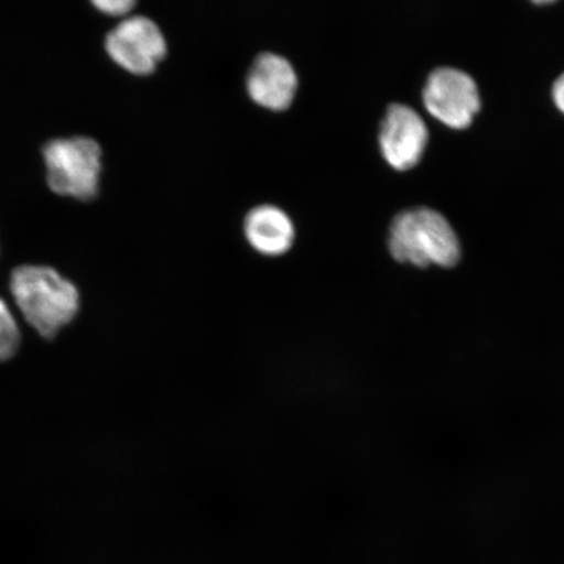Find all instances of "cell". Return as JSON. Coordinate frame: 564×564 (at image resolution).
Wrapping results in <instances>:
<instances>
[{"label":"cell","instance_id":"cell-9","mask_svg":"<svg viewBox=\"0 0 564 564\" xmlns=\"http://www.w3.org/2000/svg\"><path fill=\"white\" fill-rule=\"evenodd\" d=\"M20 341L21 335L15 316L6 301L0 299V361L15 356Z\"/></svg>","mask_w":564,"mask_h":564},{"label":"cell","instance_id":"cell-6","mask_svg":"<svg viewBox=\"0 0 564 564\" xmlns=\"http://www.w3.org/2000/svg\"><path fill=\"white\" fill-rule=\"evenodd\" d=\"M429 143L425 122L411 106L392 104L379 130V147L384 160L397 171L419 165Z\"/></svg>","mask_w":564,"mask_h":564},{"label":"cell","instance_id":"cell-10","mask_svg":"<svg viewBox=\"0 0 564 564\" xmlns=\"http://www.w3.org/2000/svg\"><path fill=\"white\" fill-rule=\"evenodd\" d=\"M91 4H94L98 11L105 13V15L112 18L129 15L137 7L133 0H96V2Z\"/></svg>","mask_w":564,"mask_h":564},{"label":"cell","instance_id":"cell-4","mask_svg":"<svg viewBox=\"0 0 564 564\" xmlns=\"http://www.w3.org/2000/svg\"><path fill=\"white\" fill-rule=\"evenodd\" d=\"M105 48L112 62L127 73L147 76L164 61L167 45L153 20L127 18L106 35Z\"/></svg>","mask_w":564,"mask_h":564},{"label":"cell","instance_id":"cell-1","mask_svg":"<svg viewBox=\"0 0 564 564\" xmlns=\"http://www.w3.org/2000/svg\"><path fill=\"white\" fill-rule=\"evenodd\" d=\"M10 286L24 319L41 336L54 337L79 312V291L51 267L21 265Z\"/></svg>","mask_w":564,"mask_h":564},{"label":"cell","instance_id":"cell-8","mask_svg":"<svg viewBox=\"0 0 564 564\" xmlns=\"http://www.w3.org/2000/svg\"><path fill=\"white\" fill-rule=\"evenodd\" d=\"M243 228L252 249L267 257H280L294 243L295 230L291 217L274 206L252 208L245 218Z\"/></svg>","mask_w":564,"mask_h":564},{"label":"cell","instance_id":"cell-3","mask_svg":"<svg viewBox=\"0 0 564 564\" xmlns=\"http://www.w3.org/2000/svg\"><path fill=\"white\" fill-rule=\"evenodd\" d=\"M47 185L77 200L95 199L100 187L102 150L95 139H54L44 147Z\"/></svg>","mask_w":564,"mask_h":564},{"label":"cell","instance_id":"cell-11","mask_svg":"<svg viewBox=\"0 0 564 564\" xmlns=\"http://www.w3.org/2000/svg\"><path fill=\"white\" fill-rule=\"evenodd\" d=\"M553 100L563 115H564V74L554 83L553 87Z\"/></svg>","mask_w":564,"mask_h":564},{"label":"cell","instance_id":"cell-7","mask_svg":"<svg viewBox=\"0 0 564 564\" xmlns=\"http://www.w3.org/2000/svg\"><path fill=\"white\" fill-rule=\"evenodd\" d=\"M246 87L253 102L268 110L282 111L294 101L299 77L284 56L263 53L252 63Z\"/></svg>","mask_w":564,"mask_h":564},{"label":"cell","instance_id":"cell-2","mask_svg":"<svg viewBox=\"0 0 564 564\" xmlns=\"http://www.w3.org/2000/svg\"><path fill=\"white\" fill-rule=\"evenodd\" d=\"M388 249L398 262L421 268L454 267L462 257L454 228L446 217L432 208L408 209L394 217Z\"/></svg>","mask_w":564,"mask_h":564},{"label":"cell","instance_id":"cell-5","mask_svg":"<svg viewBox=\"0 0 564 564\" xmlns=\"http://www.w3.org/2000/svg\"><path fill=\"white\" fill-rule=\"evenodd\" d=\"M422 97L430 115L451 129H467L481 109V98L475 80L456 68L442 67L433 70L423 88Z\"/></svg>","mask_w":564,"mask_h":564}]
</instances>
